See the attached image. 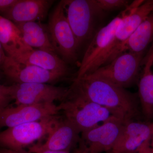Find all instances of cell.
I'll use <instances>...</instances> for the list:
<instances>
[{"instance_id":"ffe728a7","label":"cell","mask_w":153,"mask_h":153,"mask_svg":"<svg viewBox=\"0 0 153 153\" xmlns=\"http://www.w3.org/2000/svg\"><path fill=\"white\" fill-rule=\"evenodd\" d=\"M153 41V11L121 45L120 54L131 52L143 53Z\"/></svg>"},{"instance_id":"e0dca14e","label":"cell","mask_w":153,"mask_h":153,"mask_svg":"<svg viewBox=\"0 0 153 153\" xmlns=\"http://www.w3.org/2000/svg\"><path fill=\"white\" fill-rule=\"evenodd\" d=\"M142 72L138 83L139 96L143 113L149 120L153 118V44L143 58Z\"/></svg>"},{"instance_id":"7a4b0ae2","label":"cell","mask_w":153,"mask_h":153,"mask_svg":"<svg viewBox=\"0 0 153 153\" xmlns=\"http://www.w3.org/2000/svg\"><path fill=\"white\" fill-rule=\"evenodd\" d=\"M143 1L144 0H136L131 2L128 7L94 34L80 63L75 79L91 74L109 63L119 25L125 17L135 10Z\"/></svg>"},{"instance_id":"6da1fadb","label":"cell","mask_w":153,"mask_h":153,"mask_svg":"<svg viewBox=\"0 0 153 153\" xmlns=\"http://www.w3.org/2000/svg\"><path fill=\"white\" fill-rule=\"evenodd\" d=\"M71 88L123 120H132L136 116L137 107L135 97L123 88L103 79L85 75L74 79Z\"/></svg>"},{"instance_id":"7402d4cb","label":"cell","mask_w":153,"mask_h":153,"mask_svg":"<svg viewBox=\"0 0 153 153\" xmlns=\"http://www.w3.org/2000/svg\"><path fill=\"white\" fill-rule=\"evenodd\" d=\"M12 100L13 99L11 85L6 86L0 84V111L8 107Z\"/></svg>"},{"instance_id":"3957f363","label":"cell","mask_w":153,"mask_h":153,"mask_svg":"<svg viewBox=\"0 0 153 153\" xmlns=\"http://www.w3.org/2000/svg\"><path fill=\"white\" fill-rule=\"evenodd\" d=\"M59 105L60 111L64 115V118L71 123L80 134L114 115L108 109L91 101L71 88L69 94Z\"/></svg>"},{"instance_id":"8992f818","label":"cell","mask_w":153,"mask_h":153,"mask_svg":"<svg viewBox=\"0 0 153 153\" xmlns=\"http://www.w3.org/2000/svg\"><path fill=\"white\" fill-rule=\"evenodd\" d=\"M60 119L56 115L7 128L0 132V146L15 150H25L36 141L48 135Z\"/></svg>"},{"instance_id":"5bb4252c","label":"cell","mask_w":153,"mask_h":153,"mask_svg":"<svg viewBox=\"0 0 153 153\" xmlns=\"http://www.w3.org/2000/svg\"><path fill=\"white\" fill-rule=\"evenodd\" d=\"M80 133L68 120L60 119L48 135L46 141L37 144L39 147L54 151H69L79 143Z\"/></svg>"},{"instance_id":"30bf717a","label":"cell","mask_w":153,"mask_h":153,"mask_svg":"<svg viewBox=\"0 0 153 153\" xmlns=\"http://www.w3.org/2000/svg\"><path fill=\"white\" fill-rule=\"evenodd\" d=\"M60 111L59 105L54 103L8 107L0 111V128L37 121L58 114Z\"/></svg>"},{"instance_id":"9a60e30c","label":"cell","mask_w":153,"mask_h":153,"mask_svg":"<svg viewBox=\"0 0 153 153\" xmlns=\"http://www.w3.org/2000/svg\"><path fill=\"white\" fill-rule=\"evenodd\" d=\"M153 11V0L144 1L135 10L125 17L117 29L112 53L120 54V48Z\"/></svg>"},{"instance_id":"5b68a950","label":"cell","mask_w":153,"mask_h":153,"mask_svg":"<svg viewBox=\"0 0 153 153\" xmlns=\"http://www.w3.org/2000/svg\"><path fill=\"white\" fill-rule=\"evenodd\" d=\"M143 59V53L123 52L109 63L85 75L103 79L125 88L136 79Z\"/></svg>"},{"instance_id":"cb8c5ba5","label":"cell","mask_w":153,"mask_h":153,"mask_svg":"<svg viewBox=\"0 0 153 153\" xmlns=\"http://www.w3.org/2000/svg\"><path fill=\"white\" fill-rule=\"evenodd\" d=\"M17 0H0V13L12 7Z\"/></svg>"},{"instance_id":"7c38bea8","label":"cell","mask_w":153,"mask_h":153,"mask_svg":"<svg viewBox=\"0 0 153 153\" xmlns=\"http://www.w3.org/2000/svg\"><path fill=\"white\" fill-rule=\"evenodd\" d=\"M151 123L126 121L117 142L111 152L115 153H137L144 145L151 143Z\"/></svg>"},{"instance_id":"d4e9b609","label":"cell","mask_w":153,"mask_h":153,"mask_svg":"<svg viewBox=\"0 0 153 153\" xmlns=\"http://www.w3.org/2000/svg\"><path fill=\"white\" fill-rule=\"evenodd\" d=\"M137 153H152L151 143H147L140 149Z\"/></svg>"},{"instance_id":"ac0fdd59","label":"cell","mask_w":153,"mask_h":153,"mask_svg":"<svg viewBox=\"0 0 153 153\" xmlns=\"http://www.w3.org/2000/svg\"><path fill=\"white\" fill-rule=\"evenodd\" d=\"M14 59L20 63L34 65L47 71L65 75L68 73L67 63L57 54L47 51L33 49Z\"/></svg>"},{"instance_id":"9c48e42d","label":"cell","mask_w":153,"mask_h":153,"mask_svg":"<svg viewBox=\"0 0 153 153\" xmlns=\"http://www.w3.org/2000/svg\"><path fill=\"white\" fill-rule=\"evenodd\" d=\"M11 86L12 97L16 105L54 103L56 100L63 101L70 92V88L47 83H16Z\"/></svg>"},{"instance_id":"f1b7e54d","label":"cell","mask_w":153,"mask_h":153,"mask_svg":"<svg viewBox=\"0 0 153 153\" xmlns=\"http://www.w3.org/2000/svg\"><path fill=\"white\" fill-rule=\"evenodd\" d=\"M151 130H152V137L151 140V146L153 148V123H151Z\"/></svg>"},{"instance_id":"ba28073f","label":"cell","mask_w":153,"mask_h":153,"mask_svg":"<svg viewBox=\"0 0 153 153\" xmlns=\"http://www.w3.org/2000/svg\"><path fill=\"white\" fill-rule=\"evenodd\" d=\"M126 121L112 116L101 125L81 133L79 147L91 153L109 152L117 142Z\"/></svg>"},{"instance_id":"4fadbf2b","label":"cell","mask_w":153,"mask_h":153,"mask_svg":"<svg viewBox=\"0 0 153 153\" xmlns=\"http://www.w3.org/2000/svg\"><path fill=\"white\" fill-rule=\"evenodd\" d=\"M54 1L17 0L12 7L2 12V16L16 25L43 20Z\"/></svg>"},{"instance_id":"4316f807","label":"cell","mask_w":153,"mask_h":153,"mask_svg":"<svg viewBox=\"0 0 153 153\" xmlns=\"http://www.w3.org/2000/svg\"><path fill=\"white\" fill-rule=\"evenodd\" d=\"M6 57L7 56L5 54L4 51L0 50V68H2Z\"/></svg>"},{"instance_id":"52a82bcc","label":"cell","mask_w":153,"mask_h":153,"mask_svg":"<svg viewBox=\"0 0 153 153\" xmlns=\"http://www.w3.org/2000/svg\"><path fill=\"white\" fill-rule=\"evenodd\" d=\"M47 30L56 54L66 63L74 62L79 47L66 18L63 1L57 4L52 12Z\"/></svg>"},{"instance_id":"8fae6325","label":"cell","mask_w":153,"mask_h":153,"mask_svg":"<svg viewBox=\"0 0 153 153\" xmlns=\"http://www.w3.org/2000/svg\"><path fill=\"white\" fill-rule=\"evenodd\" d=\"M1 68L6 76L16 83L49 84L57 82L66 76L34 65L20 63L8 56Z\"/></svg>"},{"instance_id":"603a6c76","label":"cell","mask_w":153,"mask_h":153,"mask_svg":"<svg viewBox=\"0 0 153 153\" xmlns=\"http://www.w3.org/2000/svg\"><path fill=\"white\" fill-rule=\"evenodd\" d=\"M29 152L32 153H70L69 151H54L41 149L35 145L29 149Z\"/></svg>"},{"instance_id":"1f68e13d","label":"cell","mask_w":153,"mask_h":153,"mask_svg":"<svg viewBox=\"0 0 153 153\" xmlns=\"http://www.w3.org/2000/svg\"><path fill=\"white\" fill-rule=\"evenodd\" d=\"M108 153H115L113 152H108Z\"/></svg>"},{"instance_id":"484cf974","label":"cell","mask_w":153,"mask_h":153,"mask_svg":"<svg viewBox=\"0 0 153 153\" xmlns=\"http://www.w3.org/2000/svg\"><path fill=\"white\" fill-rule=\"evenodd\" d=\"M0 153H27V152L25 150H15L3 148L0 149Z\"/></svg>"},{"instance_id":"83f0119b","label":"cell","mask_w":153,"mask_h":153,"mask_svg":"<svg viewBox=\"0 0 153 153\" xmlns=\"http://www.w3.org/2000/svg\"><path fill=\"white\" fill-rule=\"evenodd\" d=\"M75 153H94L90 152H88V151L85 150L84 149H82V148L79 147L78 148V149L75 152Z\"/></svg>"},{"instance_id":"44dd1931","label":"cell","mask_w":153,"mask_h":153,"mask_svg":"<svg viewBox=\"0 0 153 153\" xmlns=\"http://www.w3.org/2000/svg\"><path fill=\"white\" fill-rule=\"evenodd\" d=\"M99 9L102 12H108L128 7L131 2L128 0H94Z\"/></svg>"},{"instance_id":"277c9868","label":"cell","mask_w":153,"mask_h":153,"mask_svg":"<svg viewBox=\"0 0 153 153\" xmlns=\"http://www.w3.org/2000/svg\"><path fill=\"white\" fill-rule=\"evenodd\" d=\"M66 18L79 48L92 38L97 19L102 14L94 0L63 1Z\"/></svg>"},{"instance_id":"4dcf8cb0","label":"cell","mask_w":153,"mask_h":153,"mask_svg":"<svg viewBox=\"0 0 153 153\" xmlns=\"http://www.w3.org/2000/svg\"><path fill=\"white\" fill-rule=\"evenodd\" d=\"M152 153H153V148L152 147Z\"/></svg>"},{"instance_id":"d6986e66","label":"cell","mask_w":153,"mask_h":153,"mask_svg":"<svg viewBox=\"0 0 153 153\" xmlns=\"http://www.w3.org/2000/svg\"><path fill=\"white\" fill-rule=\"evenodd\" d=\"M22 34L25 43L34 49L56 54L53 48L47 29L37 22H30L16 25Z\"/></svg>"},{"instance_id":"2e32d148","label":"cell","mask_w":153,"mask_h":153,"mask_svg":"<svg viewBox=\"0 0 153 153\" xmlns=\"http://www.w3.org/2000/svg\"><path fill=\"white\" fill-rule=\"evenodd\" d=\"M0 43L8 56L13 59L33 49L25 43L17 25L1 15Z\"/></svg>"},{"instance_id":"f546056e","label":"cell","mask_w":153,"mask_h":153,"mask_svg":"<svg viewBox=\"0 0 153 153\" xmlns=\"http://www.w3.org/2000/svg\"><path fill=\"white\" fill-rule=\"evenodd\" d=\"M0 50H1V51H4V49H3L2 47L1 44V43H0Z\"/></svg>"}]
</instances>
